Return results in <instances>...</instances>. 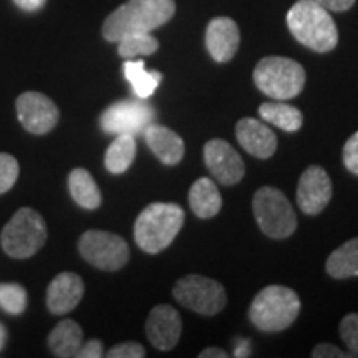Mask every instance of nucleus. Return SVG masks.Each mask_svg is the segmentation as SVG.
Wrapping results in <instances>:
<instances>
[{
	"label": "nucleus",
	"instance_id": "nucleus-32",
	"mask_svg": "<svg viewBox=\"0 0 358 358\" xmlns=\"http://www.w3.org/2000/svg\"><path fill=\"white\" fill-rule=\"evenodd\" d=\"M313 358H350V352L340 350L338 347L332 345V343H319L312 350Z\"/></svg>",
	"mask_w": 358,
	"mask_h": 358
},
{
	"label": "nucleus",
	"instance_id": "nucleus-17",
	"mask_svg": "<svg viewBox=\"0 0 358 358\" xmlns=\"http://www.w3.org/2000/svg\"><path fill=\"white\" fill-rule=\"evenodd\" d=\"M239 145L256 158L267 159L275 153L277 136L271 128L256 118H243L236 124Z\"/></svg>",
	"mask_w": 358,
	"mask_h": 358
},
{
	"label": "nucleus",
	"instance_id": "nucleus-36",
	"mask_svg": "<svg viewBox=\"0 0 358 358\" xmlns=\"http://www.w3.org/2000/svg\"><path fill=\"white\" fill-rule=\"evenodd\" d=\"M227 357H229V353L219 347L204 348V350L199 353V358H227Z\"/></svg>",
	"mask_w": 358,
	"mask_h": 358
},
{
	"label": "nucleus",
	"instance_id": "nucleus-22",
	"mask_svg": "<svg viewBox=\"0 0 358 358\" xmlns=\"http://www.w3.org/2000/svg\"><path fill=\"white\" fill-rule=\"evenodd\" d=\"M69 189L75 203L85 209H96L101 204V192L87 169L77 168L69 176Z\"/></svg>",
	"mask_w": 358,
	"mask_h": 358
},
{
	"label": "nucleus",
	"instance_id": "nucleus-33",
	"mask_svg": "<svg viewBox=\"0 0 358 358\" xmlns=\"http://www.w3.org/2000/svg\"><path fill=\"white\" fill-rule=\"evenodd\" d=\"M103 343L100 340H90V342L83 343L82 347H80V350L77 353V357L80 358H100L105 355L103 353Z\"/></svg>",
	"mask_w": 358,
	"mask_h": 358
},
{
	"label": "nucleus",
	"instance_id": "nucleus-10",
	"mask_svg": "<svg viewBox=\"0 0 358 358\" xmlns=\"http://www.w3.org/2000/svg\"><path fill=\"white\" fill-rule=\"evenodd\" d=\"M156 118L155 108L150 103L140 100H123L103 111L100 127L108 134H136L145 129Z\"/></svg>",
	"mask_w": 358,
	"mask_h": 358
},
{
	"label": "nucleus",
	"instance_id": "nucleus-28",
	"mask_svg": "<svg viewBox=\"0 0 358 358\" xmlns=\"http://www.w3.org/2000/svg\"><path fill=\"white\" fill-rule=\"evenodd\" d=\"M340 337L352 357H358V313H348L340 322Z\"/></svg>",
	"mask_w": 358,
	"mask_h": 358
},
{
	"label": "nucleus",
	"instance_id": "nucleus-27",
	"mask_svg": "<svg viewBox=\"0 0 358 358\" xmlns=\"http://www.w3.org/2000/svg\"><path fill=\"white\" fill-rule=\"evenodd\" d=\"M0 307L12 315H20L27 308V292L20 284H0Z\"/></svg>",
	"mask_w": 358,
	"mask_h": 358
},
{
	"label": "nucleus",
	"instance_id": "nucleus-9",
	"mask_svg": "<svg viewBox=\"0 0 358 358\" xmlns=\"http://www.w3.org/2000/svg\"><path fill=\"white\" fill-rule=\"evenodd\" d=\"M78 250L85 261L100 271H120L129 261L127 241L108 231H87L80 237Z\"/></svg>",
	"mask_w": 358,
	"mask_h": 358
},
{
	"label": "nucleus",
	"instance_id": "nucleus-30",
	"mask_svg": "<svg viewBox=\"0 0 358 358\" xmlns=\"http://www.w3.org/2000/svg\"><path fill=\"white\" fill-rule=\"evenodd\" d=\"M146 355L145 347L136 342H124L110 348L106 357L108 358H143Z\"/></svg>",
	"mask_w": 358,
	"mask_h": 358
},
{
	"label": "nucleus",
	"instance_id": "nucleus-15",
	"mask_svg": "<svg viewBox=\"0 0 358 358\" xmlns=\"http://www.w3.org/2000/svg\"><path fill=\"white\" fill-rule=\"evenodd\" d=\"M239 27L229 17H216L206 29V48L219 64L231 62L239 50Z\"/></svg>",
	"mask_w": 358,
	"mask_h": 358
},
{
	"label": "nucleus",
	"instance_id": "nucleus-23",
	"mask_svg": "<svg viewBox=\"0 0 358 358\" xmlns=\"http://www.w3.org/2000/svg\"><path fill=\"white\" fill-rule=\"evenodd\" d=\"M123 71L124 77L131 83L134 95L141 98V100H146V98L153 95L161 80H163L159 71H148L143 60H127L123 65Z\"/></svg>",
	"mask_w": 358,
	"mask_h": 358
},
{
	"label": "nucleus",
	"instance_id": "nucleus-19",
	"mask_svg": "<svg viewBox=\"0 0 358 358\" xmlns=\"http://www.w3.org/2000/svg\"><path fill=\"white\" fill-rule=\"evenodd\" d=\"M189 206L192 213L201 219H211L221 211V192L213 179L199 178L189 189Z\"/></svg>",
	"mask_w": 358,
	"mask_h": 358
},
{
	"label": "nucleus",
	"instance_id": "nucleus-12",
	"mask_svg": "<svg viewBox=\"0 0 358 358\" xmlns=\"http://www.w3.org/2000/svg\"><path fill=\"white\" fill-rule=\"evenodd\" d=\"M204 161L216 181L224 186H234L244 178V161L227 141L214 138L206 143Z\"/></svg>",
	"mask_w": 358,
	"mask_h": 358
},
{
	"label": "nucleus",
	"instance_id": "nucleus-14",
	"mask_svg": "<svg viewBox=\"0 0 358 358\" xmlns=\"http://www.w3.org/2000/svg\"><path fill=\"white\" fill-rule=\"evenodd\" d=\"M182 332V322L176 308L171 306H156L146 320V335L158 350L168 352L178 345Z\"/></svg>",
	"mask_w": 358,
	"mask_h": 358
},
{
	"label": "nucleus",
	"instance_id": "nucleus-11",
	"mask_svg": "<svg viewBox=\"0 0 358 358\" xmlns=\"http://www.w3.org/2000/svg\"><path fill=\"white\" fill-rule=\"evenodd\" d=\"M17 115L27 131L32 134H45L57 127V105L50 98L38 92H27L17 98Z\"/></svg>",
	"mask_w": 358,
	"mask_h": 358
},
{
	"label": "nucleus",
	"instance_id": "nucleus-26",
	"mask_svg": "<svg viewBox=\"0 0 358 358\" xmlns=\"http://www.w3.org/2000/svg\"><path fill=\"white\" fill-rule=\"evenodd\" d=\"M159 43L151 32L145 34H129L118 42V55L131 60L140 55H153L158 50Z\"/></svg>",
	"mask_w": 358,
	"mask_h": 358
},
{
	"label": "nucleus",
	"instance_id": "nucleus-18",
	"mask_svg": "<svg viewBox=\"0 0 358 358\" xmlns=\"http://www.w3.org/2000/svg\"><path fill=\"white\" fill-rule=\"evenodd\" d=\"M145 141L156 158L166 166H176L185 156V141L176 131L161 124H153L145 129Z\"/></svg>",
	"mask_w": 358,
	"mask_h": 358
},
{
	"label": "nucleus",
	"instance_id": "nucleus-21",
	"mask_svg": "<svg viewBox=\"0 0 358 358\" xmlns=\"http://www.w3.org/2000/svg\"><path fill=\"white\" fill-rule=\"evenodd\" d=\"M325 268L334 279H348L358 275V237L347 241L330 254Z\"/></svg>",
	"mask_w": 358,
	"mask_h": 358
},
{
	"label": "nucleus",
	"instance_id": "nucleus-6",
	"mask_svg": "<svg viewBox=\"0 0 358 358\" xmlns=\"http://www.w3.org/2000/svg\"><path fill=\"white\" fill-rule=\"evenodd\" d=\"M252 211L261 231L272 239H285L297 229L292 204L277 187H261L254 194Z\"/></svg>",
	"mask_w": 358,
	"mask_h": 358
},
{
	"label": "nucleus",
	"instance_id": "nucleus-25",
	"mask_svg": "<svg viewBox=\"0 0 358 358\" xmlns=\"http://www.w3.org/2000/svg\"><path fill=\"white\" fill-rule=\"evenodd\" d=\"M136 156V140L133 134H116L105 155V166L111 174H123Z\"/></svg>",
	"mask_w": 358,
	"mask_h": 358
},
{
	"label": "nucleus",
	"instance_id": "nucleus-20",
	"mask_svg": "<svg viewBox=\"0 0 358 358\" xmlns=\"http://www.w3.org/2000/svg\"><path fill=\"white\" fill-rule=\"evenodd\" d=\"M83 345V332L75 320H62L48 335V347L52 353L60 358L77 357L80 347Z\"/></svg>",
	"mask_w": 358,
	"mask_h": 358
},
{
	"label": "nucleus",
	"instance_id": "nucleus-3",
	"mask_svg": "<svg viewBox=\"0 0 358 358\" xmlns=\"http://www.w3.org/2000/svg\"><path fill=\"white\" fill-rule=\"evenodd\" d=\"M185 217V211L178 204L153 203L146 206L134 222V241L145 252L158 254L176 239Z\"/></svg>",
	"mask_w": 358,
	"mask_h": 358
},
{
	"label": "nucleus",
	"instance_id": "nucleus-24",
	"mask_svg": "<svg viewBox=\"0 0 358 358\" xmlns=\"http://www.w3.org/2000/svg\"><path fill=\"white\" fill-rule=\"evenodd\" d=\"M259 115L264 122L274 124V127L284 129V131L294 133L299 131L303 123V116L301 110L290 106L287 103H262L259 106Z\"/></svg>",
	"mask_w": 358,
	"mask_h": 358
},
{
	"label": "nucleus",
	"instance_id": "nucleus-7",
	"mask_svg": "<svg viewBox=\"0 0 358 358\" xmlns=\"http://www.w3.org/2000/svg\"><path fill=\"white\" fill-rule=\"evenodd\" d=\"M47 241L43 217L30 208L13 214L2 231V248L13 259H27L37 254Z\"/></svg>",
	"mask_w": 358,
	"mask_h": 358
},
{
	"label": "nucleus",
	"instance_id": "nucleus-5",
	"mask_svg": "<svg viewBox=\"0 0 358 358\" xmlns=\"http://www.w3.org/2000/svg\"><path fill=\"white\" fill-rule=\"evenodd\" d=\"M254 83L272 100H290L306 87V70L287 57H266L256 65Z\"/></svg>",
	"mask_w": 358,
	"mask_h": 358
},
{
	"label": "nucleus",
	"instance_id": "nucleus-2",
	"mask_svg": "<svg viewBox=\"0 0 358 358\" xmlns=\"http://www.w3.org/2000/svg\"><path fill=\"white\" fill-rule=\"evenodd\" d=\"M287 27L295 40L313 52H332L338 43V30L332 15L313 0H299L290 7Z\"/></svg>",
	"mask_w": 358,
	"mask_h": 358
},
{
	"label": "nucleus",
	"instance_id": "nucleus-1",
	"mask_svg": "<svg viewBox=\"0 0 358 358\" xmlns=\"http://www.w3.org/2000/svg\"><path fill=\"white\" fill-rule=\"evenodd\" d=\"M176 12L174 0H128L106 17L103 37L118 43L129 34L153 32L168 24Z\"/></svg>",
	"mask_w": 358,
	"mask_h": 358
},
{
	"label": "nucleus",
	"instance_id": "nucleus-34",
	"mask_svg": "<svg viewBox=\"0 0 358 358\" xmlns=\"http://www.w3.org/2000/svg\"><path fill=\"white\" fill-rule=\"evenodd\" d=\"M329 12H347L350 10L355 0H313Z\"/></svg>",
	"mask_w": 358,
	"mask_h": 358
},
{
	"label": "nucleus",
	"instance_id": "nucleus-29",
	"mask_svg": "<svg viewBox=\"0 0 358 358\" xmlns=\"http://www.w3.org/2000/svg\"><path fill=\"white\" fill-rule=\"evenodd\" d=\"M19 178V163L12 155L0 153V194L12 189Z\"/></svg>",
	"mask_w": 358,
	"mask_h": 358
},
{
	"label": "nucleus",
	"instance_id": "nucleus-37",
	"mask_svg": "<svg viewBox=\"0 0 358 358\" xmlns=\"http://www.w3.org/2000/svg\"><path fill=\"white\" fill-rule=\"evenodd\" d=\"M6 342H7V330L3 324H0V352L3 350V347H6Z\"/></svg>",
	"mask_w": 358,
	"mask_h": 358
},
{
	"label": "nucleus",
	"instance_id": "nucleus-16",
	"mask_svg": "<svg viewBox=\"0 0 358 358\" xmlns=\"http://www.w3.org/2000/svg\"><path fill=\"white\" fill-rule=\"evenodd\" d=\"M85 285L75 272H62L50 282L47 290V307L55 315L73 310L83 299Z\"/></svg>",
	"mask_w": 358,
	"mask_h": 358
},
{
	"label": "nucleus",
	"instance_id": "nucleus-8",
	"mask_svg": "<svg viewBox=\"0 0 358 358\" xmlns=\"http://www.w3.org/2000/svg\"><path fill=\"white\" fill-rule=\"evenodd\" d=\"M173 295L182 307L201 315H216L227 303V294L222 285L199 274L181 277L174 284Z\"/></svg>",
	"mask_w": 358,
	"mask_h": 358
},
{
	"label": "nucleus",
	"instance_id": "nucleus-31",
	"mask_svg": "<svg viewBox=\"0 0 358 358\" xmlns=\"http://www.w3.org/2000/svg\"><path fill=\"white\" fill-rule=\"evenodd\" d=\"M343 164L348 171L358 176V131L348 138L343 146Z\"/></svg>",
	"mask_w": 358,
	"mask_h": 358
},
{
	"label": "nucleus",
	"instance_id": "nucleus-35",
	"mask_svg": "<svg viewBox=\"0 0 358 358\" xmlns=\"http://www.w3.org/2000/svg\"><path fill=\"white\" fill-rule=\"evenodd\" d=\"M15 6L25 12H37L45 6L47 0H13Z\"/></svg>",
	"mask_w": 358,
	"mask_h": 358
},
{
	"label": "nucleus",
	"instance_id": "nucleus-13",
	"mask_svg": "<svg viewBox=\"0 0 358 358\" xmlns=\"http://www.w3.org/2000/svg\"><path fill=\"white\" fill-rule=\"evenodd\" d=\"M332 179L322 166H308L297 186V204L308 216H317L332 199Z\"/></svg>",
	"mask_w": 358,
	"mask_h": 358
},
{
	"label": "nucleus",
	"instance_id": "nucleus-4",
	"mask_svg": "<svg viewBox=\"0 0 358 358\" xmlns=\"http://www.w3.org/2000/svg\"><path fill=\"white\" fill-rule=\"evenodd\" d=\"M301 312V299L284 285L262 289L249 308V319L259 330L267 334L282 332L294 324Z\"/></svg>",
	"mask_w": 358,
	"mask_h": 358
}]
</instances>
